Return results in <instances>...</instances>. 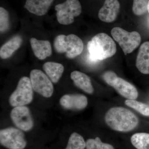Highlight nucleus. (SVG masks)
<instances>
[{"label": "nucleus", "mask_w": 149, "mask_h": 149, "mask_svg": "<svg viewBox=\"0 0 149 149\" xmlns=\"http://www.w3.org/2000/svg\"><path fill=\"white\" fill-rule=\"evenodd\" d=\"M105 121L113 130L128 132L136 128L139 123L138 118L130 110L121 107H116L108 111Z\"/></svg>", "instance_id": "nucleus-1"}, {"label": "nucleus", "mask_w": 149, "mask_h": 149, "mask_svg": "<svg viewBox=\"0 0 149 149\" xmlns=\"http://www.w3.org/2000/svg\"><path fill=\"white\" fill-rule=\"evenodd\" d=\"M89 58L92 61L103 60L111 57L116 52V47L113 40L104 33H100L93 37L88 43Z\"/></svg>", "instance_id": "nucleus-2"}, {"label": "nucleus", "mask_w": 149, "mask_h": 149, "mask_svg": "<svg viewBox=\"0 0 149 149\" xmlns=\"http://www.w3.org/2000/svg\"><path fill=\"white\" fill-rule=\"evenodd\" d=\"M54 48L59 54L65 53L67 57L74 58L83 52L84 45L77 35L70 34L65 36L59 35L54 40Z\"/></svg>", "instance_id": "nucleus-3"}, {"label": "nucleus", "mask_w": 149, "mask_h": 149, "mask_svg": "<svg viewBox=\"0 0 149 149\" xmlns=\"http://www.w3.org/2000/svg\"><path fill=\"white\" fill-rule=\"evenodd\" d=\"M57 19L60 24L68 25L74 21V18L82 13V6L79 0H65L56 5Z\"/></svg>", "instance_id": "nucleus-4"}, {"label": "nucleus", "mask_w": 149, "mask_h": 149, "mask_svg": "<svg viewBox=\"0 0 149 149\" xmlns=\"http://www.w3.org/2000/svg\"><path fill=\"white\" fill-rule=\"evenodd\" d=\"M111 34L125 55L132 53L141 42V35L136 31L129 32L120 27H116L112 29Z\"/></svg>", "instance_id": "nucleus-5"}, {"label": "nucleus", "mask_w": 149, "mask_h": 149, "mask_svg": "<svg viewBox=\"0 0 149 149\" xmlns=\"http://www.w3.org/2000/svg\"><path fill=\"white\" fill-rule=\"evenodd\" d=\"M33 89L30 79L27 77H22L15 91L9 98L10 105L14 107L24 106L32 102Z\"/></svg>", "instance_id": "nucleus-6"}, {"label": "nucleus", "mask_w": 149, "mask_h": 149, "mask_svg": "<svg viewBox=\"0 0 149 149\" xmlns=\"http://www.w3.org/2000/svg\"><path fill=\"white\" fill-rule=\"evenodd\" d=\"M0 142L3 146L8 149H23L27 145L24 133L13 127L1 130Z\"/></svg>", "instance_id": "nucleus-7"}, {"label": "nucleus", "mask_w": 149, "mask_h": 149, "mask_svg": "<svg viewBox=\"0 0 149 149\" xmlns=\"http://www.w3.org/2000/svg\"><path fill=\"white\" fill-rule=\"evenodd\" d=\"M30 76L34 91L45 97H50L52 95L53 85L44 72L40 70H33L30 72Z\"/></svg>", "instance_id": "nucleus-8"}, {"label": "nucleus", "mask_w": 149, "mask_h": 149, "mask_svg": "<svg viewBox=\"0 0 149 149\" xmlns=\"http://www.w3.org/2000/svg\"><path fill=\"white\" fill-rule=\"evenodd\" d=\"M10 117L15 125L21 130L29 131L34 126L32 116L27 107H15L11 112Z\"/></svg>", "instance_id": "nucleus-9"}, {"label": "nucleus", "mask_w": 149, "mask_h": 149, "mask_svg": "<svg viewBox=\"0 0 149 149\" xmlns=\"http://www.w3.org/2000/svg\"><path fill=\"white\" fill-rule=\"evenodd\" d=\"M120 8L118 0H105L104 5L99 10V18L104 22H113L117 17Z\"/></svg>", "instance_id": "nucleus-10"}, {"label": "nucleus", "mask_w": 149, "mask_h": 149, "mask_svg": "<svg viewBox=\"0 0 149 149\" xmlns=\"http://www.w3.org/2000/svg\"><path fill=\"white\" fill-rule=\"evenodd\" d=\"M61 105L68 109L82 110L88 105V99L80 94L65 95L60 99Z\"/></svg>", "instance_id": "nucleus-11"}, {"label": "nucleus", "mask_w": 149, "mask_h": 149, "mask_svg": "<svg viewBox=\"0 0 149 149\" xmlns=\"http://www.w3.org/2000/svg\"><path fill=\"white\" fill-rule=\"evenodd\" d=\"M54 0H26L24 8L30 13L37 16L47 13Z\"/></svg>", "instance_id": "nucleus-12"}, {"label": "nucleus", "mask_w": 149, "mask_h": 149, "mask_svg": "<svg viewBox=\"0 0 149 149\" xmlns=\"http://www.w3.org/2000/svg\"><path fill=\"white\" fill-rule=\"evenodd\" d=\"M30 43L34 54L39 59H45L52 54L51 44L47 40H40L32 38Z\"/></svg>", "instance_id": "nucleus-13"}, {"label": "nucleus", "mask_w": 149, "mask_h": 149, "mask_svg": "<svg viewBox=\"0 0 149 149\" xmlns=\"http://www.w3.org/2000/svg\"><path fill=\"white\" fill-rule=\"evenodd\" d=\"M113 88L120 95L128 100H136L139 95L137 89L133 85L120 77H118Z\"/></svg>", "instance_id": "nucleus-14"}, {"label": "nucleus", "mask_w": 149, "mask_h": 149, "mask_svg": "<svg viewBox=\"0 0 149 149\" xmlns=\"http://www.w3.org/2000/svg\"><path fill=\"white\" fill-rule=\"evenodd\" d=\"M136 65L143 74H149V42H145L139 49Z\"/></svg>", "instance_id": "nucleus-15"}, {"label": "nucleus", "mask_w": 149, "mask_h": 149, "mask_svg": "<svg viewBox=\"0 0 149 149\" xmlns=\"http://www.w3.org/2000/svg\"><path fill=\"white\" fill-rule=\"evenodd\" d=\"M70 77L77 88L88 94H93L94 88L90 77L87 74L80 71H74L71 72Z\"/></svg>", "instance_id": "nucleus-16"}, {"label": "nucleus", "mask_w": 149, "mask_h": 149, "mask_svg": "<svg viewBox=\"0 0 149 149\" xmlns=\"http://www.w3.org/2000/svg\"><path fill=\"white\" fill-rule=\"evenodd\" d=\"M22 40L20 36H14L5 43L0 49V56L2 59L9 58L20 47Z\"/></svg>", "instance_id": "nucleus-17"}, {"label": "nucleus", "mask_w": 149, "mask_h": 149, "mask_svg": "<svg viewBox=\"0 0 149 149\" xmlns=\"http://www.w3.org/2000/svg\"><path fill=\"white\" fill-rule=\"evenodd\" d=\"M43 68L45 72L53 83L58 82L64 70L62 64L54 62H47L43 65Z\"/></svg>", "instance_id": "nucleus-18"}, {"label": "nucleus", "mask_w": 149, "mask_h": 149, "mask_svg": "<svg viewBox=\"0 0 149 149\" xmlns=\"http://www.w3.org/2000/svg\"><path fill=\"white\" fill-rule=\"evenodd\" d=\"M131 142L137 149H149V134L135 133L131 137Z\"/></svg>", "instance_id": "nucleus-19"}, {"label": "nucleus", "mask_w": 149, "mask_h": 149, "mask_svg": "<svg viewBox=\"0 0 149 149\" xmlns=\"http://www.w3.org/2000/svg\"><path fill=\"white\" fill-rule=\"evenodd\" d=\"M86 142L81 135L77 133L71 134L65 149H85Z\"/></svg>", "instance_id": "nucleus-20"}, {"label": "nucleus", "mask_w": 149, "mask_h": 149, "mask_svg": "<svg viewBox=\"0 0 149 149\" xmlns=\"http://www.w3.org/2000/svg\"><path fill=\"white\" fill-rule=\"evenodd\" d=\"M126 105L132 108L141 114L149 116V106L146 104L137 101L135 100H127L125 101Z\"/></svg>", "instance_id": "nucleus-21"}, {"label": "nucleus", "mask_w": 149, "mask_h": 149, "mask_svg": "<svg viewBox=\"0 0 149 149\" xmlns=\"http://www.w3.org/2000/svg\"><path fill=\"white\" fill-rule=\"evenodd\" d=\"M86 148V149H114L111 145L102 142L99 137L87 140Z\"/></svg>", "instance_id": "nucleus-22"}, {"label": "nucleus", "mask_w": 149, "mask_h": 149, "mask_svg": "<svg viewBox=\"0 0 149 149\" xmlns=\"http://www.w3.org/2000/svg\"><path fill=\"white\" fill-rule=\"evenodd\" d=\"M149 0H133V11L137 15H143L148 10Z\"/></svg>", "instance_id": "nucleus-23"}, {"label": "nucleus", "mask_w": 149, "mask_h": 149, "mask_svg": "<svg viewBox=\"0 0 149 149\" xmlns=\"http://www.w3.org/2000/svg\"><path fill=\"white\" fill-rule=\"evenodd\" d=\"M9 26V14L8 12L3 7H0V31L1 33L6 32Z\"/></svg>", "instance_id": "nucleus-24"}, {"label": "nucleus", "mask_w": 149, "mask_h": 149, "mask_svg": "<svg viewBox=\"0 0 149 149\" xmlns=\"http://www.w3.org/2000/svg\"><path fill=\"white\" fill-rule=\"evenodd\" d=\"M117 75L114 72L111 71H108L103 74L102 78L105 82L110 86L113 87L116 81L118 78Z\"/></svg>", "instance_id": "nucleus-25"}, {"label": "nucleus", "mask_w": 149, "mask_h": 149, "mask_svg": "<svg viewBox=\"0 0 149 149\" xmlns=\"http://www.w3.org/2000/svg\"><path fill=\"white\" fill-rule=\"evenodd\" d=\"M148 13H149V1L148 4Z\"/></svg>", "instance_id": "nucleus-26"}, {"label": "nucleus", "mask_w": 149, "mask_h": 149, "mask_svg": "<svg viewBox=\"0 0 149 149\" xmlns=\"http://www.w3.org/2000/svg\"><path fill=\"white\" fill-rule=\"evenodd\" d=\"M148 24L149 25V17L148 18Z\"/></svg>", "instance_id": "nucleus-27"}]
</instances>
